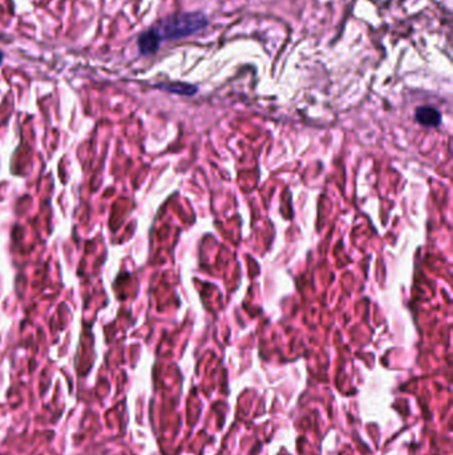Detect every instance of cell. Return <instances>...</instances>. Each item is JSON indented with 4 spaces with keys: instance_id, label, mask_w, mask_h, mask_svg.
Returning <instances> with one entry per match:
<instances>
[{
    "instance_id": "obj_1",
    "label": "cell",
    "mask_w": 453,
    "mask_h": 455,
    "mask_svg": "<svg viewBox=\"0 0 453 455\" xmlns=\"http://www.w3.org/2000/svg\"><path fill=\"white\" fill-rule=\"evenodd\" d=\"M209 26V18L203 13H181L161 19L153 29L161 41H178L196 35Z\"/></svg>"
},
{
    "instance_id": "obj_2",
    "label": "cell",
    "mask_w": 453,
    "mask_h": 455,
    "mask_svg": "<svg viewBox=\"0 0 453 455\" xmlns=\"http://www.w3.org/2000/svg\"><path fill=\"white\" fill-rule=\"evenodd\" d=\"M137 44L141 54L145 56L156 54L161 46L160 36L156 34L153 28H149L138 36Z\"/></svg>"
},
{
    "instance_id": "obj_3",
    "label": "cell",
    "mask_w": 453,
    "mask_h": 455,
    "mask_svg": "<svg viewBox=\"0 0 453 455\" xmlns=\"http://www.w3.org/2000/svg\"><path fill=\"white\" fill-rule=\"evenodd\" d=\"M415 119L424 127H438L441 122V113L439 109L431 106L419 107L415 112Z\"/></svg>"
},
{
    "instance_id": "obj_4",
    "label": "cell",
    "mask_w": 453,
    "mask_h": 455,
    "mask_svg": "<svg viewBox=\"0 0 453 455\" xmlns=\"http://www.w3.org/2000/svg\"><path fill=\"white\" fill-rule=\"evenodd\" d=\"M156 87L160 88L162 91L182 94V96H193V94H197V91H199V88L196 85L187 84V83H168V84H157Z\"/></svg>"
},
{
    "instance_id": "obj_5",
    "label": "cell",
    "mask_w": 453,
    "mask_h": 455,
    "mask_svg": "<svg viewBox=\"0 0 453 455\" xmlns=\"http://www.w3.org/2000/svg\"><path fill=\"white\" fill-rule=\"evenodd\" d=\"M3 59H4V54L0 51V66H1V63H3Z\"/></svg>"
}]
</instances>
